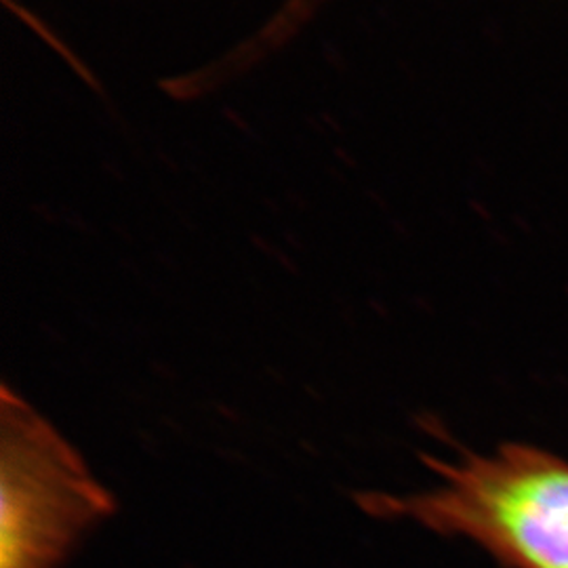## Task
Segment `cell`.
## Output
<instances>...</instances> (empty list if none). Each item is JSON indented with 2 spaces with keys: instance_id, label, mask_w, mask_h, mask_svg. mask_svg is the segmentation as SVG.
<instances>
[{
  "instance_id": "1",
  "label": "cell",
  "mask_w": 568,
  "mask_h": 568,
  "mask_svg": "<svg viewBox=\"0 0 568 568\" xmlns=\"http://www.w3.org/2000/svg\"><path fill=\"white\" fill-rule=\"evenodd\" d=\"M443 485L410 497L358 495L377 518L406 516L464 535L514 568H568V464L539 448L509 445L459 466L427 459Z\"/></svg>"
},
{
  "instance_id": "2",
  "label": "cell",
  "mask_w": 568,
  "mask_h": 568,
  "mask_svg": "<svg viewBox=\"0 0 568 568\" xmlns=\"http://www.w3.org/2000/svg\"><path fill=\"white\" fill-rule=\"evenodd\" d=\"M0 568H58L116 504L81 455L9 386L0 400Z\"/></svg>"
},
{
  "instance_id": "3",
  "label": "cell",
  "mask_w": 568,
  "mask_h": 568,
  "mask_svg": "<svg viewBox=\"0 0 568 568\" xmlns=\"http://www.w3.org/2000/svg\"><path fill=\"white\" fill-rule=\"evenodd\" d=\"M316 0H295L293 4H291V9H288V13L284 16L283 20L276 21V26L281 28V32L286 30V23H293V21L300 20L302 16H304L305 7H310V4H314Z\"/></svg>"
}]
</instances>
